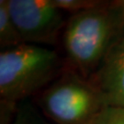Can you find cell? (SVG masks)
I'll return each instance as SVG.
<instances>
[{
    "instance_id": "6",
    "label": "cell",
    "mask_w": 124,
    "mask_h": 124,
    "mask_svg": "<svg viewBox=\"0 0 124 124\" xmlns=\"http://www.w3.org/2000/svg\"><path fill=\"white\" fill-rule=\"evenodd\" d=\"M23 41L21 35L16 27L9 13L8 0L0 1V46L1 49H8L18 46Z\"/></svg>"
},
{
    "instance_id": "1",
    "label": "cell",
    "mask_w": 124,
    "mask_h": 124,
    "mask_svg": "<svg viewBox=\"0 0 124 124\" xmlns=\"http://www.w3.org/2000/svg\"><path fill=\"white\" fill-rule=\"evenodd\" d=\"M118 39L109 2L72 15L66 21L62 36L69 61L87 79L96 73Z\"/></svg>"
},
{
    "instance_id": "9",
    "label": "cell",
    "mask_w": 124,
    "mask_h": 124,
    "mask_svg": "<svg viewBox=\"0 0 124 124\" xmlns=\"http://www.w3.org/2000/svg\"><path fill=\"white\" fill-rule=\"evenodd\" d=\"M94 124H124V108L108 106Z\"/></svg>"
},
{
    "instance_id": "2",
    "label": "cell",
    "mask_w": 124,
    "mask_h": 124,
    "mask_svg": "<svg viewBox=\"0 0 124 124\" xmlns=\"http://www.w3.org/2000/svg\"><path fill=\"white\" fill-rule=\"evenodd\" d=\"M60 67L57 53L46 46L22 43L0 53L2 101H24L51 82Z\"/></svg>"
},
{
    "instance_id": "8",
    "label": "cell",
    "mask_w": 124,
    "mask_h": 124,
    "mask_svg": "<svg viewBox=\"0 0 124 124\" xmlns=\"http://www.w3.org/2000/svg\"><path fill=\"white\" fill-rule=\"evenodd\" d=\"M54 5L62 12H69L72 15L85 10L98 8L105 3L98 0H53Z\"/></svg>"
},
{
    "instance_id": "4",
    "label": "cell",
    "mask_w": 124,
    "mask_h": 124,
    "mask_svg": "<svg viewBox=\"0 0 124 124\" xmlns=\"http://www.w3.org/2000/svg\"><path fill=\"white\" fill-rule=\"evenodd\" d=\"M8 5L25 43L45 46L57 42L66 21L53 0H8Z\"/></svg>"
},
{
    "instance_id": "5",
    "label": "cell",
    "mask_w": 124,
    "mask_h": 124,
    "mask_svg": "<svg viewBox=\"0 0 124 124\" xmlns=\"http://www.w3.org/2000/svg\"><path fill=\"white\" fill-rule=\"evenodd\" d=\"M91 77L108 106L124 108V36L116 40Z\"/></svg>"
},
{
    "instance_id": "7",
    "label": "cell",
    "mask_w": 124,
    "mask_h": 124,
    "mask_svg": "<svg viewBox=\"0 0 124 124\" xmlns=\"http://www.w3.org/2000/svg\"><path fill=\"white\" fill-rule=\"evenodd\" d=\"M5 124H54L48 120L43 113H40L39 109L34 107L31 102H19L13 117L8 123Z\"/></svg>"
},
{
    "instance_id": "3",
    "label": "cell",
    "mask_w": 124,
    "mask_h": 124,
    "mask_svg": "<svg viewBox=\"0 0 124 124\" xmlns=\"http://www.w3.org/2000/svg\"><path fill=\"white\" fill-rule=\"evenodd\" d=\"M40 106L54 124H94L108 105L91 80L66 73L45 89Z\"/></svg>"
},
{
    "instance_id": "10",
    "label": "cell",
    "mask_w": 124,
    "mask_h": 124,
    "mask_svg": "<svg viewBox=\"0 0 124 124\" xmlns=\"http://www.w3.org/2000/svg\"><path fill=\"white\" fill-rule=\"evenodd\" d=\"M109 8L115 20L118 35L120 39L124 36V0L109 2Z\"/></svg>"
}]
</instances>
